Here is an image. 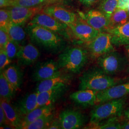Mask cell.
<instances>
[{"instance_id":"obj_18","label":"cell","mask_w":129,"mask_h":129,"mask_svg":"<svg viewBox=\"0 0 129 129\" xmlns=\"http://www.w3.org/2000/svg\"><path fill=\"white\" fill-rule=\"evenodd\" d=\"M66 86L54 88L41 92H38L37 103L38 107L52 105L63 94Z\"/></svg>"},{"instance_id":"obj_15","label":"cell","mask_w":129,"mask_h":129,"mask_svg":"<svg viewBox=\"0 0 129 129\" xmlns=\"http://www.w3.org/2000/svg\"><path fill=\"white\" fill-rule=\"evenodd\" d=\"M107 32L111 35V41L114 46H125L129 45V20L122 25L111 28Z\"/></svg>"},{"instance_id":"obj_20","label":"cell","mask_w":129,"mask_h":129,"mask_svg":"<svg viewBox=\"0 0 129 129\" xmlns=\"http://www.w3.org/2000/svg\"><path fill=\"white\" fill-rule=\"evenodd\" d=\"M1 105L5 113L7 120V124L14 129H18L21 124L22 118L16 108L4 99H1Z\"/></svg>"},{"instance_id":"obj_37","label":"cell","mask_w":129,"mask_h":129,"mask_svg":"<svg viewBox=\"0 0 129 129\" xmlns=\"http://www.w3.org/2000/svg\"><path fill=\"white\" fill-rule=\"evenodd\" d=\"M48 129H61V126L60 124L59 120H54L52 121L49 126L48 127Z\"/></svg>"},{"instance_id":"obj_19","label":"cell","mask_w":129,"mask_h":129,"mask_svg":"<svg viewBox=\"0 0 129 129\" xmlns=\"http://www.w3.org/2000/svg\"><path fill=\"white\" fill-rule=\"evenodd\" d=\"M69 81V77L61 74L56 75L50 78L40 81L37 84L36 92H43L54 88L66 86Z\"/></svg>"},{"instance_id":"obj_22","label":"cell","mask_w":129,"mask_h":129,"mask_svg":"<svg viewBox=\"0 0 129 129\" xmlns=\"http://www.w3.org/2000/svg\"><path fill=\"white\" fill-rule=\"evenodd\" d=\"M53 108L52 105L38 107L22 118L21 124L18 129H20L35 120L45 116L52 115Z\"/></svg>"},{"instance_id":"obj_26","label":"cell","mask_w":129,"mask_h":129,"mask_svg":"<svg viewBox=\"0 0 129 129\" xmlns=\"http://www.w3.org/2000/svg\"><path fill=\"white\" fill-rule=\"evenodd\" d=\"M118 117H113L101 122H91L87 129H121V123L119 122Z\"/></svg>"},{"instance_id":"obj_39","label":"cell","mask_w":129,"mask_h":129,"mask_svg":"<svg viewBox=\"0 0 129 129\" xmlns=\"http://www.w3.org/2000/svg\"><path fill=\"white\" fill-rule=\"evenodd\" d=\"M97 1L98 0H79L82 5L86 6H90L97 2Z\"/></svg>"},{"instance_id":"obj_31","label":"cell","mask_w":129,"mask_h":129,"mask_svg":"<svg viewBox=\"0 0 129 129\" xmlns=\"http://www.w3.org/2000/svg\"><path fill=\"white\" fill-rule=\"evenodd\" d=\"M21 46L17 43L12 40H10L5 46V51L10 58L12 60L15 57Z\"/></svg>"},{"instance_id":"obj_38","label":"cell","mask_w":129,"mask_h":129,"mask_svg":"<svg viewBox=\"0 0 129 129\" xmlns=\"http://www.w3.org/2000/svg\"><path fill=\"white\" fill-rule=\"evenodd\" d=\"M11 0H0L1 8H7L9 7Z\"/></svg>"},{"instance_id":"obj_3","label":"cell","mask_w":129,"mask_h":129,"mask_svg":"<svg viewBox=\"0 0 129 129\" xmlns=\"http://www.w3.org/2000/svg\"><path fill=\"white\" fill-rule=\"evenodd\" d=\"M88 52L79 47L67 49L58 56L60 68L72 73H78L88 62Z\"/></svg>"},{"instance_id":"obj_11","label":"cell","mask_w":129,"mask_h":129,"mask_svg":"<svg viewBox=\"0 0 129 129\" xmlns=\"http://www.w3.org/2000/svg\"><path fill=\"white\" fill-rule=\"evenodd\" d=\"M80 16L82 19L100 32H107L110 28V19L99 10H89Z\"/></svg>"},{"instance_id":"obj_34","label":"cell","mask_w":129,"mask_h":129,"mask_svg":"<svg viewBox=\"0 0 129 129\" xmlns=\"http://www.w3.org/2000/svg\"><path fill=\"white\" fill-rule=\"evenodd\" d=\"M10 40L9 36L5 29L0 28V48L4 49Z\"/></svg>"},{"instance_id":"obj_16","label":"cell","mask_w":129,"mask_h":129,"mask_svg":"<svg viewBox=\"0 0 129 129\" xmlns=\"http://www.w3.org/2000/svg\"><path fill=\"white\" fill-rule=\"evenodd\" d=\"M40 52L37 48L32 44H28L23 46H21L16 58L20 64L30 65L34 63L39 56Z\"/></svg>"},{"instance_id":"obj_14","label":"cell","mask_w":129,"mask_h":129,"mask_svg":"<svg viewBox=\"0 0 129 129\" xmlns=\"http://www.w3.org/2000/svg\"><path fill=\"white\" fill-rule=\"evenodd\" d=\"M58 63L50 60L42 63L38 66L33 75V79L35 81H41L60 74Z\"/></svg>"},{"instance_id":"obj_44","label":"cell","mask_w":129,"mask_h":129,"mask_svg":"<svg viewBox=\"0 0 129 129\" xmlns=\"http://www.w3.org/2000/svg\"><path fill=\"white\" fill-rule=\"evenodd\" d=\"M45 1H47V2H48V1H52V0H45Z\"/></svg>"},{"instance_id":"obj_25","label":"cell","mask_w":129,"mask_h":129,"mask_svg":"<svg viewBox=\"0 0 129 129\" xmlns=\"http://www.w3.org/2000/svg\"><path fill=\"white\" fill-rule=\"evenodd\" d=\"M2 72L10 83L17 90L20 87L22 82L21 72L18 67L12 65Z\"/></svg>"},{"instance_id":"obj_13","label":"cell","mask_w":129,"mask_h":129,"mask_svg":"<svg viewBox=\"0 0 129 129\" xmlns=\"http://www.w3.org/2000/svg\"><path fill=\"white\" fill-rule=\"evenodd\" d=\"M41 12L51 15L68 25L74 23L78 19L75 13L60 6H48L42 9Z\"/></svg>"},{"instance_id":"obj_30","label":"cell","mask_w":129,"mask_h":129,"mask_svg":"<svg viewBox=\"0 0 129 129\" xmlns=\"http://www.w3.org/2000/svg\"><path fill=\"white\" fill-rule=\"evenodd\" d=\"M45 0H11L10 6H22L25 7H34L39 6Z\"/></svg>"},{"instance_id":"obj_8","label":"cell","mask_w":129,"mask_h":129,"mask_svg":"<svg viewBox=\"0 0 129 129\" xmlns=\"http://www.w3.org/2000/svg\"><path fill=\"white\" fill-rule=\"evenodd\" d=\"M129 95V81H125L98 91L97 93L96 104L112 100L125 98Z\"/></svg>"},{"instance_id":"obj_21","label":"cell","mask_w":129,"mask_h":129,"mask_svg":"<svg viewBox=\"0 0 129 129\" xmlns=\"http://www.w3.org/2000/svg\"><path fill=\"white\" fill-rule=\"evenodd\" d=\"M37 96L38 92L32 93L27 94L19 102L16 109L22 117L38 107Z\"/></svg>"},{"instance_id":"obj_17","label":"cell","mask_w":129,"mask_h":129,"mask_svg":"<svg viewBox=\"0 0 129 129\" xmlns=\"http://www.w3.org/2000/svg\"><path fill=\"white\" fill-rule=\"evenodd\" d=\"M97 92L91 89H80L72 93L70 98L77 104L87 107L96 104Z\"/></svg>"},{"instance_id":"obj_12","label":"cell","mask_w":129,"mask_h":129,"mask_svg":"<svg viewBox=\"0 0 129 129\" xmlns=\"http://www.w3.org/2000/svg\"><path fill=\"white\" fill-rule=\"evenodd\" d=\"M59 120L61 129H76L83 126L86 122V118L79 111L67 110L60 113Z\"/></svg>"},{"instance_id":"obj_40","label":"cell","mask_w":129,"mask_h":129,"mask_svg":"<svg viewBox=\"0 0 129 129\" xmlns=\"http://www.w3.org/2000/svg\"><path fill=\"white\" fill-rule=\"evenodd\" d=\"M125 120L126 121H129V107L127 109H124L122 114Z\"/></svg>"},{"instance_id":"obj_1","label":"cell","mask_w":129,"mask_h":129,"mask_svg":"<svg viewBox=\"0 0 129 129\" xmlns=\"http://www.w3.org/2000/svg\"><path fill=\"white\" fill-rule=\"evenodd\" d=\"M80 89H91L100 91L125 82V79L113 77L100 68H93L85 72L79 78Z\"/></svg>"},{"instance_id":"obj_46","label":"cell","mask_w":129,"mask_h":129,"mask_svg":"<svg viewBox=\"0 0 129 129\" xmlns=\"http://www.w3.org/2000/svg\"><path fill=\"white\" fill-rule=\"evenodd\" d=\"M56 1V0H52V1Z\"/></svg>"},{"instance_id":"obj_27","label":"cell","mask_w":129,"mask_h":129,"mask_svg":"<svg viewBox=\"0 0 129 129\" xmlns=\"http://www.w3.org/2000/svg\"><path fill=\"white\" fill-rule=\"evenodd\" d=\"M129 15L126 10L117 9L110 18V28L124 24L129 21Z\"/></svg>"},{"instance_id":"obj_23","label":"cell","mask_w":129,"mask_h":129,"mask_svg":"<svg viewBox=\"0 0 129 129\" xmlns=\"http://www.w3.org/2000/svg\"><path fill=\"white\" fill-rule=\"evenodd\" d=\"M17 90L6 79L3 72L0 75V96L1 99L10 102Z\"/></svg>"},{"instance_id":"obj_45","label":"cell","mask_w":129,"mask_h":129,"mask_svg":"<svg viewBox=\"0 0 129 129\" xmlns=\"http://www.w3.org/2000/svg\"><path fill=\"white\" fill-rule=\"evenodd\" d=\"M127 70H128V72H129V68H128V69H127Z\"/></svg>"},{"instance_id":"obj_24","label":"cell","mask_w":129,"mask_h":129,"mask_svg":"<svg viewBox=\"0 0 129 129\" xmlns=\"http://www.w3.org/2000/svg\"><path fill=\"white\" fill-rule=\"evenodd\" d=\"M21 26L14 24L11 22L5 29L8 34L10 40L19 45L22 43L26 38V33Z\"/></svg>"},{"instance_id":"obj_4","label":"cell","mask_w":129,"mask_h":129,"mask_svg":"<svg viewBox=\"0 0 129 129\" xmlns=\"http://www.w3.org/2000/svg\"><path fill=\"white\" fill-rule=\"evenodd\" d=\"M126 101V99L123 98L97 104L90 112V122H98L121 115Z\"/></svg>"},{"instance_id":"obj_43","label":"cell","mask_w":129,"mask_h":129,"mask_svg":"<svg viewBox=\"0 0 129 129\" xmlns=\"http://www.w3.org/2000/svg\"><path fill=\"white\" fill-rule=\"evenodd\" d=\"M126 10V11L127 12L128 14L129 15V5H128V7H127V9Z\"/></svg>"},{"instance_id":"obj_33","label":"cell","mask_w":129,"mask_h":129,"mask_svg":"<svg viewBox=\"0 0 129 129\" xmlns=\"http://www.w3.org/2000/svg\"><path fill=\"white\" fill-rule=\"evenodd\" d=\"M12 60L10 58L5 49H0V69L1 72L6 67L11 63Z\"/></svg>"},{"instance_id":"obj_41","label":"cell","mask_w":129,"mask_h":129,"mask_svg":"<svg viewBox=\"0 0 129 129\" xmlns=\"http://www.w3.org/2000/svg\"><path fill=\"white\" fill-rule=\"evenodd\" d=\"M121 129H129V121H125L121 123Z\"/></svg>"},{"instance_id":"obj_7","label":"cell","mask_w":129,"mask_h":129,"mask_svg":"<svg viewBox=\"0 0 129 129\" xmlns=\"http://www.w3.org/2000/svg\"><path fill=\"white\" fill-rule=\"evenodd\" d=\"M29 23L37 24L59 35L67 37H69L67 31L69 27L67 24L61 22L51 15L42 12L41 11L31 19Z\"/></svg>"},{"instance_id":"obj_6","label":"cell","mask_w":129,"mask_h":129,"mask_svg":"<svg viewBox=\"0 0 129 129\" xmlns=\"http://www.w3.org/2000/svg\"><path fill=\"white\" fill-rule=\"evenodd\" d=\"M112 36L107 32L99 33L91 41L87 43L89 55L93 59H98L102 55L115 50L111 41Z\"/></svg>"},{"instance_id":"obj_35","label":"cell","mask_w":129,"mask_h":129,"mask_svg":"<svg viewBox=\"0 0 129 129\" xmlns=\"http://www.w3.org/2000/svg\"><path fill=\"white\" fill-rule=\"evenodd\" d=\"M129 5V0H118L117 9H127Z\"/></svg>"},{"instance_id":"obj_10","label":"cell","mask_w":129,"mask_h":129,"mask_svg":"<svg viewBox=\"0 0 129 129\" xmlns=\"http://www.w3.org/2000/svg\"><path fill=\"white\" fill-rule=\"evenodd\" d=\"M9 12L11 22L12 23L22 25L29 19L38 13L41 12L40 6L34 7H25L22 6H10L7 7Z\"/></svg>"},{"instance_id":"obj_36","label":"cell","mask_w":129,"mask_h":129,"mask_svg":"<svg viewBox=\"0 0 129 129\" xmlns=\"http://www.w3.org/2000/svg\"><path fill=\"white\" fill-rule=\"evenodd\" d=\"M4 124H7V120L6 119V115L5 111L3 110V108L0 106V125L1 126Z\"/></svg>"},{"instance_id":"obj_28","label":"cell","mask_w":129,"mask_h":129,"mask_svg":"<svg viewBox=\"0 0 129 129\" xmlns=\"http://www.w3.org/2000/svg\"><path fill=\"white\" fill-rule=\"evenodd\" d=\"M53 115L45 116L23 126L21 129H47L52 121Z\"/></svg>"},{"instance_id":"obj_9","label":"cell","mask_w":129,"mask_h":129,"mask_svg":"<svg viewBox=\"0 0 129 129\" xmlns=\"http://www.w3.org/2000/svg\"><path fill=\"white\" fill-rule=\"evenodd\" d=\"M68 26L76 38L86 43L91 41L100 33L83 19H78L75 23Z\"/></svg>"},{"instance_id":"obj_2","label":"cell","mask_w":129,"mask_h":129,"mask_svg":"<svg viewBox=\"0 0 129 129\" xmlns=\"http://www.w3.org/2000/svg\"><path fill=\"white\" fill-rule=\"evenodd\" d=\"M27 31L33 41L46 49L56 51L64 44L58 34L37 24L28 23Z\"/></svg>"},{"instance_id":"obj_29","label":"cell","mask_w":129,"mask_h":129,"mask_svg":"<svg viewBox=\"0 0 129 129\" xmlns=\"http://www.w3.org/2000/svg\"><path fill=\"white\" fill-rule=\"evenodd\" d=\"M118 0H103L99 7V10L110 19L111 16L117 9Z\"/></svg>"},{"instance_id":"obj_5","label":"cell","mask_w":129,"mask_h":129,"mask_svg":"<svg viewBox=\"0 0 129 129\" xmlns=\"http://www.w3.org/2000/svg\"><path fill=\"white\" fill-rule=\"evenodd\" d=\"M97 64L106 74L113 76L126 69L129 61L126 55L114 50L99 57Z\"/></svg>"},{"instance_id":"obj_32","label":"cell","mask_w":129,"mask_h":129,"mask_svg":"<svg viewBox=\"0 0 129 129\" xmlns=\"http://www.w3.org/2000/svg\"><path fill=\"white\" fill-rule=\"evenodd\" d=\"M10 22L11 19L8 10L1 8L0 10V27L5 29Z\"/></svg>"},{"instance_id":"obj_42","label":"cell","mask_w":129,"mask_h":129,"mask_svg":"<svg viewBox=\"0 0 129 129\" xmlns=\"http://www.w3.org/2000/svg\"><path fill=\"white\" fill-rule=\"evenodd\" d=\"M124 47L126 56H127V58H128V60L129 61V44L125 46Z\"/></svg>"}]
</instances>
